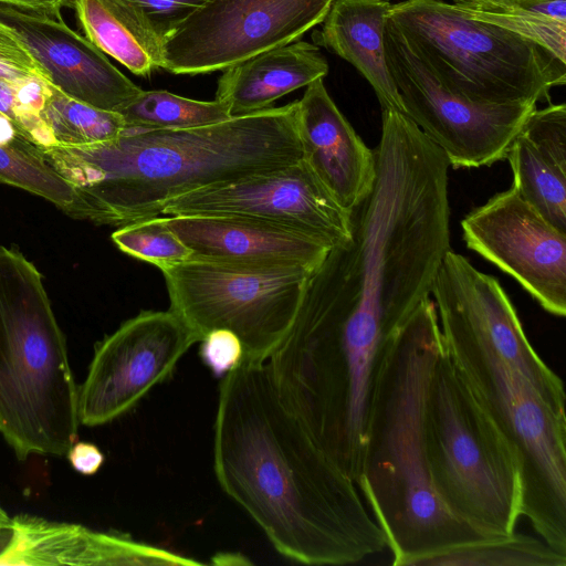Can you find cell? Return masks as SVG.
Returning <instances> with one entry per match:
<instances>
[{
	"label": "cell",
	"instance_id": "3957f363",
	"mask_svg": "<svg viewBox=\"0 0 566 566\" xmlns=\"http://www.w3.org/2000/svg\"><path fill=\"white\" fill-rule=\"evenodd\" d=\"M43 154L73 189L69 216L117 227L157 217L189 192L303 158L296 101L200 127L125 130L84 147L54 145Z\"/></svg>",
	"mask_w": 566,
	"mask_h": 566
},
{
	"label": "cell",
	"instance_id": "ffe728a7",
	"mask_svg": "<svg viewBox=\"0 0 566 566\" xmlns=\"http://www.w3.org/2000/svg\"><path fill=\"white\" fill-rule=\"evenodd\" d=\"M222 71L216 101L227 105L231 116H241L270 108L282 96L324 78L328 64L316 44L297 40Z\"/></svg>",
	"mask_w": 566,
	"mask_h": 566
},
{
	"label": "cell",
	"instance_id": "d590c367",
	"mask_svg": "<svg viewBox=\"0 0 566 566\" xmlns=\"http://www.w3.org/2000/svg\"><path fill=\"white\" fill-rule=\"evenodd\" d=\"M12 518L0 507V525L10 524Z\"/></svg>",
	"mask_w": 566,
	"mask_h": 566
},
{
	"label": "cell",
	"instance_id": "ba28073f",
	"mask_svg": "<svg viewBox=\"0 0 566 566\" xmlns=\"http://www.w3.org/2000/svg\"><path fill=\"white\" fill-rule=\"evenodd\" d=\"M389 18L447 84L474 102L537 103L566 83V63L549 51L444 0H405Z\"/></svg>",
	"mask_w": 566,
	"mask_h": 566
},
{
	"label": "cell",
	"instance_id": "4dcf8cb0",
	"mask_svg": "<svg viewBox=\"0 0 566 566\" xmlns=\"http://www.w3.org/2000/svg\"><path fill=\"white\" fill-rule=\"evenodd\" d=\"M199 343L200 358L216 378L226 376L243 359V345L230 329H212Z\"/></svg>",
	"mask_w": 566,
	"mask_h": 566
},
{
	"label": "cell",
	"instance_id": "ac0fdd59",
	"mask_svg": "<svg viewBox=\"0 0 566 566\" xmlns=\"http://www.w3.org/2000/svg\"><path fill=\"white\" fill-rule=\"evenodd\" d=\"M17 544L4 565H200L128 537L21 514L12 518Z\"/></svg>",
	"mask_w": 566,
	"mask_h": 566
},
{
	"label": "cell",
	"instance_id": "f1b7e54d",
	"mask_svg": "<svg viewBox=\"0 0 566 566\" xmlns=\"http://www.w3.org/2000/svg\"><path fill=\"white\" fill-rule=\"evenodd\" d=\"M50 83L41 77L0 78V112L11 119L43 151L55 142L42 119Z\"/></svg>",
	"mask_w": 566,
	"mask_h": 566
},
{
	"label": "cell",
	"instance_id": "7402d4cb",
	"mask_svg": "<svg viewBox=\"0 0 566 566\" xmlns=\"http://www.w3.org/2000/svg\"><path fill=\"white\" fill-rule=\"evenodd\" d=\"M77 19L91 41L133 74L148 77L161 69V44L103 0H72Z\"/></svg>",
	"mask_w": 566,
	"mask_h": 566
},
{
	"label": "cell",
	"instance_id": "9a60e30c",
	"mask_svg": "<svg viewBox=\"0 0 566 566\" xmlns=\"http://www.w3.org/2000/svg\"><path fill=\"white\" fill-rule=\"evenodd\" d=\"M0 19L21 39L45 80L65 95L118 112L142 92L105 53L67 27L62 17L0 4Z\"/></svg>",
	"mask_w": 566,
	"mask_h": 566
},
{
	"label": "cell",
	"instance_id": "2e32d148",
	"mask_svg": "<svg viewBox=\"0 0 566 566\" xmlns=\"http://www.w3.org/2000/svg\"><path fill=\"white\" fill-rule=\"evenodd\" d=\"M166 222L192 258L205 260L316 270L332 248L304 231L245 216H170Z\"/></svg>",
	"mask_w": 566,
	"mask_h": 566
},
{
	"label": "cell",
	"instance_id": "d4e9b609",
	"mask_svg": "<svg viewBox=\"0 0 566 566\" xmlns=\"http://www.w3.org/2000/svg\"><path fill=\"white\" fill-rule=\"evenodd\" d=\"M42 119L55 145L84 147L118 138L126 129L118 112L76 101L50 84Z\"/></svg>",
	"mask_w": 566,
	"mask_h": 566
},
{
	"label": "cell",
	"instance_id": "44dd1931",
	"mask_svg": "<svg viewBox=\"0 0 566 566\" xmlns=\"http://www.w3.org/2000/svg\"><path fill=\"white\" fill-rule=\"evenodd\" d=\"M391 8L389 0H334L313 39L355 66L374 88L381 109L406 115L385 56L384 32Z\"/></svg>",
	"mask_w": 566,
	"mask_h": 566
},
{
	"label": "cell",
	"instance_id": "4fadbf2b",
	"mask_svg": "<svg viewBox=\"0 0 566 566\" xmlns=\"http://www.w3.org/2000/svg\"><path fill=\"white\" fill-rule=\"evenodd\" d=\"M465 245L515 279L549 314H566V232L512 186L461 221Z\"/></svg>",
	"mask_w": 566,
	"mask_h": 566
},
{
	"label": "cell",
	"instance_id": "1f68e13d",
	"mask_svg": "<svg viewBox=\"0 0 566 566\" xmlns=\"http://www.w3.org/2000/svg\"><path fill=\"white\" fill-rule=\"evenodd\" d=\"M44 78V74L17 33L0 19V78Z\"/></svg>",
	"mask_w": 566,
	"mask_h": 566
},
{
	"label": "cell",
	"instance_id": "836d02e7",
	"mask_svg": "<svg viewBox=\"0 0 566 566\" xmlns=\"http://www.w3.org/2000/svg\"><path fill=\"white\" fill-rule=\"evenodd\" d=\"M72 0H0V4L22 10L61 17V9L71 6Z\"/></svg>",
	"mask_w": 566,
	"mask_h": 566
},
{
	"label": "cell",
	"instance_id": "6da1fadb",
	"mask_svg": "<svg viewBox=\"0 0 566 566\" xmlns=\"http://www.w3.org/2000/svg\"><path fill=\"white\" fill-rule=\"evenodd\" d=\"M376 178L350 238L311 275L284 348L317 391L367 402L387 339L431 294L450 248L446 154L406 115L382 109Z\"/></svg>",
	"mask_w": 566,
	"mask_h": 566
},
{
	"label": "cell",
	"instance_id": "d6a6232c",
	"mask_svg": "<svg viewBox=\"0 0 566 566\" xmlns=\"http://www.w3.org/2000/svg\"><path fill=\"white\" fill-rule=\"evenodd\" d=\"M66 455L72 468L85 475L95 474L104 463L101 450L90 442H75Z\"/></svg>",
	"mask_w": 566,
	"mask_h": 566
},
{
	"label": "cell",
	"instance_id": "cb8c5ba5",
	"mask_svg": "<svg viewBox=\"0 0 566 566\" xmlns=\"http://www.w3.org/2000/svg\"><path fill=\"white\" fill-rule=\"evenodd\" d=\"M125 130L186 129L220 123L231 117L221 102L197 101L168 91H144L123 106Z\"/></svg>",
	"mask_w": 566,
	"mask_h": 566
},
{
	"label": "cell",
	"instance_id": "603a6c76",
	"mask_svg": "<svg viewBox=\"0 0 566 566\" xmlns=\"http://www.w3.org/2000/svg\"><path fill=\"white\" fill-rule=\"evenodd\" d=\"M0 184L42 197L64 212L74 200L72 187L45 159L43 150L1 112Z\"/></svg>",
	"mask_w": 566,
	"mask_h": 566
},
{
	"label": "cell",
	"instance_id": "83f0119b",
	"mask_svg": "<svg viewBox=\"0 0 566 566\" xmlns=\"http://www.w3.org/2000/svg\"><path fill=\"white\" fill-rule=\"evenodd\" d=\"M115 245L125 254L161 269L191 258V250L171 231L166 217L139 219L112 233Z\"/></svg>",
	"mask_w": 566,
	"mask_h": 566
},
{
	"label": "cell",
	"instance_id": "5b68a950",
	"mask_svg": "<svg viewBox=\"0 0 566 566\" xmlns=\"http://www.w3.org/2000/svg\"><path fill=\"white\" fill-rule=\"evenodd\" d=\"M443 347L518 462L524 516L547 545L566 555V395L560 377L535 355L497 347L451 295L431 293Z\"/></svg>",
	"mask_w": 566,
	"mask_h": 566
},
{
	"label": "cell",
	"instance_id": "8992f818",
	"mask_svg": "<svg viewBox=\"0 0 566 566\" xmlns=\"http://www.w3.org/2000/svg\"><path fill=\"white\" fill-rule=\"evenodd\" d=\"M77 398L42 275L0 247V432L20 460L64 455L77 439Z\"/></svg>",
	"mask_w": 566,
	"mask_h": 566
},
{
	"label": "cell",
	"instance_id": "7a4b0ae2",
	"mask_svg": "<svg viewBox=\"0 0 566 566\" xmlns=\"http://www.w3.org/2000/svg\"><path fill=\"white\" fill-rule=\"evenodd\" d=\"M213 470L289 559L348 565L387 547L357 485L283 402L266 361L243 357L219 384Z\"/></svg>",
	"mask_w": 566,
	"mask_h": 566
},
{
	"label": "cell",
	"instance_id": "52a82bcc",
	"mask_svg": "<svg viewBox=\"0 0 566 566\" xmlns=\"http://www.w3.org/2000/svg\"><path fill=\"white\" fill-rule=\"evenodd\" d=\"M423 444L434 492L459 521L490 539L515 532L518 462L442 347L427 386Z\"/></svg>",
	"mask_w": 566,
	"mask_h": 566
},
{
	"label": "cell",
	"instance_id": "484cf974",
	"mask_svg": "<svg viewBox=\"0 0 566 566\" xmlns=\"http://www.w3.org/2000/svg\"><path fill=\"white\" fill-rule=\"evenodd\" d=\"M418 566H566V555L543 539L514 532L434 554Z\"/></svg>",
	"mask_w": 566,
	"mask_h": 566
},
{
	"label": "cell",
	"instance_id": "e575fe53",
	"mask_svg": "<svg viewBox=\"0 0 566 566\" xmlns=\"http://www.w3.org/2000/svg\"><path fill=\"white\" fill-rule=\"evenodd\" d=\"M17 539V528L13 522L0 525V565H4L7 558L15 547Z\"/></svg>",
	"mask_w": 566,
	"mask_h": 566
},
{
	"label": "cell",
	"instance_id": "d6986e66",
	"mask_svg": "<svg viewBox=\"0 0 566 566\" xmlns=\"http://www.w3.org/2000/svg\"><path fill=\"white\" fill-rule=\"evenodd\" d=\"M513 187L554 227L566 232V106L535 108L506 157Z\"/></svg>",
	"mask_w": 566,
	"mask_h": 566
},
{
	"label": "cell",
	"instance_id": "4316f807",
	"mask_svg": "<svg viewBox=\"0 0 566 566\" xmlns=\"http://www.w3.org/2000/svg\"><path fill=\"white\" fill-rule=\"evenodd\" d=\"M453 4L464 15L533 41L566 63V22L541 14L521 0L453 1Z\"/></svg>",
	"mask_w": 566,
	"mask_h": 566
},
{
	"label": "cell",
	"instance_id": "8fae6325",
	"mask_svg": "<svg viewBox=\"0 0 566 566\" xmlns=\"http://www.w3.org/2000/svg\"><path fill=\"white\" fill-rule=\"evenodd\" d=\"M334 0H209L163 43L161 69L178 75L222 71L297 41Z\"/></svg>",
	"mask_w": 566,
	"mask_h": 566
},
{
	"label": "cell",
	"instance_id": "9c48e42d",
	"mask_svg": "<svg viewBox=\"0 0 566 566\" xmlns=\"http://www.w3.org/2000/svg\"><path fill=\"white\" fill-rule=\"evenodd\" d=\"M170 306L200 338L232 331L245 358L266 361L292 327L315 270L190 258L159 269Z\"/></svg>",
	"mask_w": 566,
	"mask_h": 566
},
{
	"label": "cell",
	"instance_id": "f546056e",
	"mask_svg": "<svg viewBox=\"0 0 566 566\" xmlns=\"http://www.w3.org/2000/svg\"><path fill=\"white\" fill-rule=\"evenodd\" d=\"M161 44L209 0H103Z\"/></svg>",
	"mask_w": 566,
	"mask_h": 566
},
{
	"label": "cell",
	"instance_id": "30bf717a",
	"mask_svg": "<svg viewBox=\"0 0 566 566\" xmlns=\"http://www.w3.org/2000/svg\"><path fill=\"white\" fill-rule=\"evenodd\" d=\"M386 63L405 114L447 156L450 167L479 168L506 157L534 102H474L447 84L417 45L389 18Z\"/></svg>",
	"mask_w": 566,
	"mask_h": 566
},
{
	"label": "cell",
	"instance_id": "277c9868",
	"mask_svg": "<svg viewBox=\"0 0 566 566\" xmlns=\"http://www.w3.org/2000/svg\"><path fill=\"white\" fill-rule=\"evenodd\" d=\"M442 347L437 307L427 297L382 346L369 387L356 485L396 566H418L434 554L490 539L444 507L427 468L424 397Z\"/></svg>",
	"mask_w": 566,
	"mask_h": 566
},
{
	"label": "cell",
	"instance_id": "e0dca14e",
	"mask_svg": "<svg viewBox=\"0 0 566 566\" xmlns=\"http://www.w3.org/2000/svg\"><path fill=\"white\" fill-rule=\"evenodd\" d=\"M303 159L347 211L370 192L376 159L329 96L323 78L306 86L296 101Z\"/></svg>",
	"mask_w": 566,
	"mask_h": 566
},
{
	"label": "cell",
	"instance_id": "7c38bea8",
	"mask_svg": "<svg viewBox=\"0 0 566 566\" xmlns=\"http://www.w3.org/2000/svg\"><path fill=\"white\" fill-rule=\"evenodd\" d=\"M198 335L171 310L142 311L99 342L78 389L80 423L99 426L130 410L174 373Z\"/></svg>",
	"mask_w": 566,
	"mask_h": 566
},
{
	"label": "cell",
	"instance_id": "5bb4252c",
	"mask_svg": "<svg viewBox=\"0 0 566 566\" xmlns=\"http://www.w3.org/2000/svg\"><path fill=\"white\" fill-rule=\"evenodd\" d=\"M164 216L234 214L284 224L331 247L350 238V212L302 158L286 167L196 190L168 202Z\"/></svg>",
	"mask_w": 566,
	"mask_h": 566
},
{
	"label": "cell",
	"instance_id": "8d00e7d4",
	"mask_svg": "<svg viewBox=\"0 0 566 566\" xmlns=\"http://www.w3.org/2000/svg\"><path fill=\"white\" fill-rule=\"evenodd\" d=\"M453 1H484V2H495V1H503V0H453Z\"/></svg>",
	"mask_w": 566,
	"mask_h": 566
}]
</instances>
